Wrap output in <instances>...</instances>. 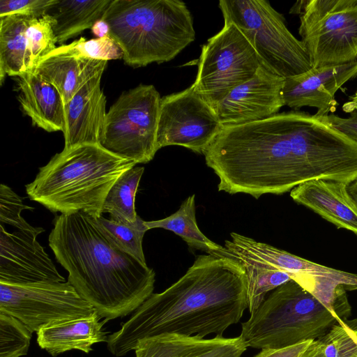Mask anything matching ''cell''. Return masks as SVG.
<instances>
[{
	"label": "cell",
	"instance_id": "cell-38",
	"mask_svg": "<svg viewBox=\"0 0 357 357\" xmlns=\"http://www.w3.org/2000/svg\"><path fill=\"white\" fill-rule=\"evenodd\" d=\"M347 190L357 206V178L348 184Z\"/></svg>",
	"mask_w": 357,
	"mask_h": 357
},
{
	"label": "cell",
	"instance_id": "cell-40",
	"mask_svg": "<svg viewBox=\"0 0 357 357\" xmlns=\"http://www.w3.org/2000/svg\"><path fill=\"white\" fill-rule=\"evenodd\" d=\"M353 326H354V331L355 335L357 338V322L354 323V321H353Z\"/></svg>",
	"mask_w": 357,
	"mask_h": 357
},
{
	"label": "cell",
	"instance_id": "cell-17",
	"mask_svg": "<svg viewBox=\"0 0 357 357\" xmlns=\"http://www.w3.org/2000/svg\"><path fill=\"white\" fill-rule=\"evenodd\" d=\"M357 77V60L340 65L312 68L307 72L284 79L282 96L284 105L298 109L312 107L315 114L325 116L337 105V91L347 82Z\"/></svg>",
	"mask_w": 357,
	"mask_h": 357
},
{
	"label": "cell",
	"instance_id": "cell-5",
	"mask_svg": "<svg viewBox=\"0 0 357 357\" xmlns=\"http://www.w3.org/2000/svg\"><path fill=\"white\" fill-rule=\"evenodd\" d=\"M102 20L131 66L169 61L195 38L191 13L179 0H112Z\"/></svg>",
	"mask_w": 357,
	"mask_h": 357
},
{
	"label": "cell",
	"instance_id": "cell-22",
	"mask_svg": "<svg viewBox=\"0 0 357 357\" xmlns=\"http://www.w3.org/2000/svg\"><path fill=\"white\" fill-rule=\"evenodd\" d=\"M100 319L96 312L85 317L50 323L36 332L37 343L53 357L73 349L89 354L94 344L107 340L105 322Z\"/></svg>",
	"mask_w": 357,
	"mask_h": 357
},
{
	"label": "cell",
	"instance_id": "cell-35",
	"mask_svg": "<svg viewBox=\"0 0 357 357\" xmlns=\"http://www.w3.org/2000/svg\"><path fill=\"white\" fill-rule=\"evenodd\" d=\"M312 341L314 340L281 349H264L254 357H302Z\"/></svg>",
	"mask_w": 357,
	"mask_h": 357
},
{
	"label": "cell",
	"instance_id": "cell-24",
	"mask_svg": "<svg viewBox=\"0 0 357 357\" xmlns=\"http://www.w3.org/2000/svg\"><path fill=\"white\" fill-rule=\"evenodd\" d=\"M112 0H56L46 14L57 43L62 44L101 20Z\"/></svg>",
	"mask_w": 357,
	"mask_h": 357
},
{
	"label": "cell",
	"instance_id": "cell-7",
	"mask_svg": "<svg viewBox=\"0 0 357 357\" xmlns=\"http://www.w3.org/2000/svg\"><path fill=\"white\" fill-rule=\"evenodd\" d=\"M225 22L235 24L265 68L284 79L312 68L301 40L288 29L284 16L266 0H220Z\"/></svg>",
	"mask_w": 357,
	"mask_h": 357
},
{
	"label": "cell",
	"instance_id": "cell-16",
	"mask_svg": "<svg viewBox=\"0 0 357 357\" xmlns=\"http://www.w3.org/2000/svg\"><path fill=\"white\" fill-rule=\"evenodd\" d=\"M38 232L8 231L0 225V282L26 284L63 282L44 248L36 240Z\"/></svg>",
	"mask_w": 357,
	"mask_h": 357
},
{
	"label": "cell",
	"instance_id": "cell-26",
	"mask_svg": "<svg viewBox=\"0 0 357 357\" xmlns=\"http://www.w3.org/2000/svg\"><path fill=\"white\" fill-rule=\"evenodd\" d=\"M232 259L242 264L247 280V302L252 313L265 300L268 292L291 280L285 272L270 267L242 254L231 252Z\"/></svg>",
	"mask_w": 357,
	"mask_h": 357
},
{
	"label": "cell",
	"instance_id": "cell-11",
	"mask_svg": "<svg viewBox=\"0 0 357 357\" xmlns=\"http://www.w3.org/2000/svg\"><path fill=\"white\" fill-rule=\"evenodd\" d=\"M261 65L246 37L231 22L202 47L194 90L214 108L235 87L251 79Z\"/></svg>",
	"mask_w": 357,
	"mask_h": 357
},
{
	"label": "cell",
	"instance_id": "cell-31",
	"mask_svg": "<svg viewBox=\"0 0 357 357\" xmlns=\"http://www.w3.org/2000/svg\"><path fill=\"white\" fill-rule=\"evenodd\" d=\"M343 320L333 325L319 339L325 357H357V338L353 321Z\"/></svg>",
	"mask_w": 357,
	"mask_h": 357
},
{
	"label": "cell",
	"instance_id": "cell-34",
	"mask_svg": "<svg viewBox=\"0 0 357 357\" xmlns=\"http://www.w3.org/2000/svg\"><path fill=\"white\" fill-rule=\"evenodd\" d=\"M342 109L350 114L349 117L342 118L334 114L322 117L333 128L357 143V102L349 100L343 105Z\"/></svg>",
	"mask_w": 357,
	"mask_h": 357
},
{
	"label": "cell",
	"instance_id": "cell-23",
	"mask_svg": "<svg viewBox=\"0 0 357 357\" xmlns=\"http://www.w3.org/2000/svg\"><path fill=\"white\" fill-rule=\"evenodd\" d=\"M107 64V61L51 52L34 71L56 88L65 105L89 79L103 74Z\"/></svg>",
	"mask_w": 357,
	"mask_h": 357
},
{
	"label": "cell",
	"instance_id": "cell-13",
	"mask_svg": "<svg viewBox=\"0 0 357 357\" xmlns=\"http://www.w3.org/2000/svg\"><path fill=\"white\" fill-rule=\"evenodd\" d=\"M222 128L214 109L192 85L161 98L157 132L158 150L176 145L203 154Z\"/></svg>",
	"mask_w": 357,
	"mask_h": 357
},
{
	"label": "cell",
	"instance_id": "cell-12",
	"mask_svg": "<svg viewBox=\"0 0 357 357\" xmlns=\"http://www.w3.org/2000/svg\"><path fill=\"white\" fill-rule=\"evenodd\" d=\"M0 312L18 319L33 333L50 323L88 317L96 310L69 282H0Z\"/></svg>",
	"mask_w": 357,
	"mask_h": 357
},
{
	"label": "cell",
	"instance_id": "cell-32",
	"mask_svg": "<svg viewBox=\"0 0 357 357\" xmlns=\"http://www.w3.org/2000/svg\"><path fill=\"white\" fill-rule=\"evenodd\" d=\"M33 211L34 208L25 205L22 197L17 195L10 187L1 183L0 185V222L8 225L16 230L26 232L42 233V227L30 225L22 216L23 210Z\"/></svg>",
	"mask_w": 357,
	"mask_h": 357
},
{
	"label": "cell",
	"instance_id": "cell-1",
	"mask_svg": "<svg viewBox=\"0 0 357 357\" xmlns=\"http://www.w3.org/2000/svg\"><path fill=\"white\" fill-rule=\"evenodd\" d=\"M203 155L218 177V191L258 199L310 181H341L350 147L323 117L294 110L222 127Z\"/></svg>",
	"mask_w": 357,
	"mask_h": 357
},
{
	"label": "cell",
	"instance_id": "cell-25",
	"mask_svg": "<svg viewBox=\"0 0 357 357\" xmlns=\"http://www.w3.org/2000/svg\"><path fill=\"white\" fill-rule=\"evenodd\" d=\"M195 195L186 198L179 208L169 216L158 220L144 221L149 229L162 228L177 234L194 250H198L217 257L232 258L225 247L207 238L198 227L195 216Z\"/></svg>",
	"mask_w": 357,
	"mask_h": 357
},
{
	"label": "cell",
	"instance_id": "cell-21",
	"mask_svg": "<svg viewBox=\"0 0 357 357\" xmlns=\"http://www.w3.org/2000/svg\"><path fill=\"white\" fill-rule=\"evenodd\" d=\"M17 100L32 124L47 131H64L65 112L62 96L56 88L34 70L17 79Z\"/></svg>",
	"mask_w": 357,
	"mask_h": 357
},
{
	"label": "cell",
	"instance_id": "cell-3",
	"mask_svg": "<svg viewBox=\"0 0 357 357\" xmlns=\"http://www.w3.org/2000/svg\"><path fill=\"white\" fill-rule=\"evenodd\" d=\"M49 245L79 296L107 321L134 312L152 294L155 271L114 248L93 216H56Z\"/></svg>",
	"mask_w": 357,
	"mask_h": 357
},
{
	"label": "cell",
	"instance_id": "cell-18",
	"mask_svg": "<svg viewBox=\"0 0 357 357\" xmlns=\"http://www.w3.org/2000/svg\"><path fill=\"white\" fill-rule=\"evenodd\" d=\"M102 75L89 79L64 105V149L84 144H100L107 114Z\"/></svg>",
	"mask_w": 357,
	"mask_h": 357
},
{
	"label": "cell",
	"instance_id": "cell-15",
	"mask_svg": "<svg viewBox=\"0 0 357 357\" xmlns=\"http://www.w3.org/2000/svg\"><path fill=\"white\" fill-rule=\"evenodd\" d=\"M284 79L261 65L254 76L235 87L213 109L222 127L260 121L284 106Z\"/></svg>",
	"mask_w": 357,
	"mask_h": 357
},
{
	"label": "cell",
	"instance_id": "cell-36",
	"mask_svg": "<svg viewBox=\"0 0 357 357\" xmlns=\"http://www.w3.org/2000/svg\"><path fill=\"white\" fill-rule=\"evenodd\" d=\"M302 357H325L320 340H317L312 341Z\"/></svg>",
	"mask_w": 357,
	"mask_h": 357
},
{
	"label": "cell",
	"instance_id": "cell-39",
	"mask_svg": "<svg viewBox=\"0 0 357 357\" xmlns=\"http://www.w3.org/2000/svg\"><path fill=\"white\" fill-rule=\"evenodd\" d=\"M349 100L352 101V102H357V89H356V91L355 93L354 94V96H352L350 98Z\"/></svg>",
	"mask_w": 357,
	"mask_h": 357
},
{
	"label": "cell",
	"instance_id": "cell-2",
	"mask_svg": "<svg viewBox=\"0 0 357 357\" xmlns=\"http://www.w3.org/2000/svg\"><path fill=\"white\" fill-rule=\"evenodd\" d=\"M248 308L247 280L238 260L201 255L176 282L153 293L107 340L116 357L135 350L143 338L178 334L222 336Z\"/></svg>",
	"mask_w": 357,
	"mask_h": 357
},
{
	"label": "cell",
	"instance_id": "cell-29",
	"mask_svg": "<svg viewBox=\"0 0 357 357\" xmlns=\"http://www.w3.org/2000/svg\"><path fill=\"white\" fill-rule=\"evenodd\" d=\"M32 333L18 319L0 312V357L26 355Z\"/></svg>",
	"mask_w": 357,
	"mask_h": 357
},
{
	"label": "cell",
	"instance_id": "cell-28",
	"mask_svg": "<svg viewBox=\"0 0 357 357\" xmlns=\"http://www.w3.org/2000/svg\"><path fill=\"white\" fill-rule=\"evenodd\" d=\"M93 218L97 227L111 245L147 266L142 249V240L149 228L138 215L136 220L129 224L117 222L102 215Z\"/></svg>",
	"mask_w": 357,
	"mask_h": 357
},
{
	"label": "cell",
	"instance_id": "cell-30",
	"mask_svg": "<svg viewBox=\"0 0 357 357\" xmlns=\"http://www.w3.org/2000/svg\"><path fill=\"white\" fill-rule=\"evenodd\" d=\"M52 52L107 61L122 59L123 55L119 45L109 35L89 40L81 37L68 45L56 47Z\"/></svg>",
	"mask_w": 357,
	"mask_h": 357
},
{
	"label": "cell",
	"instance_id": "cell-19",
	"mask_svg": "<svg viewBox=\"0 0 357 357\" xmlns=\"http://www.w3.org/2000/svg\"><path fill=\"white\" fill-rule=\"evenodd\" d=\"M248 347L239 335L210 339L165 333L139 340L135 357H241Z\"/></svg>",
	"mask_w": 357,
	"mask_h": 357
},
{
	"label": "cell",
	"instance_id": "cell-4",
	"mask_svg": "<svg viewBox=\"0 0 357 357\" xmlns=\"http://www.w3.org/2000/svg\"><path fill=\"white\" fill-rule=\"evenodd\" d=\"M136 165L98 144L63 149L40 167L35 179L26 185V192L53 213L83 211L98 218L112 185Z\"/></svg>",
	"mask_w": 357,
	"mask_h": 357
},
{
	"label": "cell",
	"instance_id": "cell-14",
	"mask_svg": "<svg viewBox=\"0 0 357 357\" xmlns=\"http://www.w3.org/2000/svg\"><path fill=\"white\" fill-rule=\"evenodd\" d=\"M51 19L22 15L0 17V83L6 75L20 76L35 70L56 48Z\"/></svg>",
	"mask_w": 357,
	"mask_h": 357
},
{
	"label": "cell",
	"instance_id": "cell-27",
	"mask_svg": "<svg viewBox=\"0 0 357 357\" xmlns=\"http://www.w3.org/2000/svg\"><path fill=\"white\" fill-rule=\"evenodd\" d=\"M144 167H133L124 172L109 189L102 207V213L121 223H132L137 217L135 201Z\"/></svg>",
	"mask_w": 357,
	"mask_h": 357
},
{
	"label": "cell",
	"instance_id": "cell-8",
	"mask_svg": "<svg viewBox=\"0 0 357 357\" xmlns=\"http://www.w3.org/2000/svg\"><path fill=\"white\" fill-rule=\"evenodd\" d=\"M292 9L312 68L357 60V0H303Z\"/></svg>",
	"mask_w": 357,
	"mask_h": 357
},
{
	"label": "cell",
	"instance_id": "cell-10",
	"mask_svg": "<svg viewBox=\"0 0 357 357\" xmlns=\"http://www.w3.org/2000/svg\"><path fill=\"white\" fill-rule=\"evenodd\" d=\"M230 236L225 246L229 251L287 273L341 321L350 314L346 291L357 289V274L314 263L235 232Z\"/></svg>",
	"mask_w": 357,
	"mask_h": 357
},
{
	"label": "cell",
	"instance_id": "cell-9",
	"mask_svg": "<svg viewBox=\"0 0 357 357\" xmlns=\"http://www.w3.org/2000/svg\"><path fill=\"white\" fill-rule=\"evenodd\" d=\"M160 100L151 84L122 93L107 112L100 145L137 164L151 161L158 151Z\"/></svg>",
	"mask_w": 357,
	"mask_h": 357
},
{
	"label": "cell",
	"instance_id": "cell-6",
	"mask_svg": "<svg viewBox=\"0 0 357 357\" xmlns=\"http://www.w3.org/2000/svg\"><path fill=\"white\" fill-rule=\"evenodd\" d=\"M342 321L324 304L291 280L274 289L241 325L248 347L281 349L317 340Z\"/></svg>",
	"mask_w": 357,
	"mask_h": 357
},
{
	"label": "cell",
	"instance_id": "cell-33",
	"mask_svg": "<svg viewBox=\"0 0 357 357\" xmlns=\"http://www.w3.org/2000/svg\"><path fill=\"white\" fill-rule=\"evenodd\" d=\"M56 0H1L0 17L10 15L41 17Z\"/></svg>",
	"mask_w": 357,
	"mask_h": 357
},
{
	"label": "cell",
	"instance_id": "cell-20",
	"mask_svg": "<svg viewBox=\"0 0 357 357\" xmlns=\"http://www.w3.org/2000/svg\"><path fill=\"white\" fill-rule=\"evenodd\" d=\"M348 184L317 179L301 183L290 192L294 202L311 209L337 228L357 236V206L347 190Z\"/></svg>",
	"mask_w": 357,
	"mask_h": 357
},
{
	"label": "cell",
	"instance_id": "cell-37",
	"mask_svg": "<svg viewBox=\"0 0 357 357\" xmlns=\"http://www.w3.org/2000/svg\"><path fill=\"white\" fill-rule=\"evenodd\" d=\"M91 29L92 33L98 38L106 36L109 35V32L108 24L102 19L96 22Z\"/></svg>",
	"mask_w": 357,
	"mask_h": 357
}]
</instances>
